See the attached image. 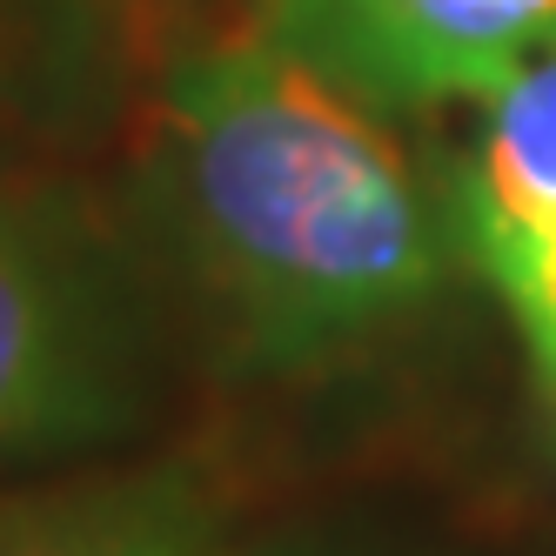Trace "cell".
<instances>
[{
    "mask_svg": "<svg viewBox=\"0 0 556 556\" xmlns=\"http://www.w3.org/2000/svg\"><path fill=\"white\" fill-rule=\"evenodd\" d=\"M122 101L114 0H0V175L88 148Z\"/></svg>",
    "mask_w": 556,
    "mask_h": 556,
    "instance_id": "obj_5",
    "label": "cell"
},
{
    "mask_svg": "<svg viewBox=\"0 0 556 556\" xmlns=\"http://www.w3.org/2000/svg\"><path fill=\"white\" fill-rule=\"evenodd\" d=\"M148 329L122 249L67 188L0 175V476L128 429Z\"/></svg>",
    "mask_w": 556,
    "mask_h": 556,
    "instance_id": "obj_2",
    "label": "cell"
},
{
    "mask_svg": "<svg viewBox=\"0 0 556 556\" xmlns=\"http://www.w3.org/2000/svg\"><path fill=\"white\" fill-rule=\"evenodd\" d=\"M389 114L262 21L168 67L154 154L168 228L249 363L349 355L463 262L456 194Z\"/></svg>",
    "mask_w": 556,
    "mask_h": 556,
    "instance_id": "obj_1",
    "label": "cell"
},
{
    "mask_svg": "<svg viewBox=\"0 0 556 556\" xmlns=\"http://www.w3.org/2000/svg\"><path fill=\"white\" fill-rule=\"evenodd\" d=\"M262 27L403 114L496 101L556 48V0H262Z\"/></svg>",
    "mask_w": 556,
    "mask_h": 556,
    "instance_id": "obj_3",
    "label": "cell"
},
{
    "mask_svg": "<svg viewBox=\"0 0 556 556\" xmlns=\"http://www.w3.org/2000/svg\"><path fill=\"white\" fill-rule=\"evenodd\" d=\"M463 262L496 289L523 336L543 416L556 435V48L483 101L463 168L450 175Z\"/></svg>",
    "mask_w": 556,
    "mask_h": 556,
    "instance_id": "obj_4",
    "label": "cell"
},
{
    "mask_svg": "<svg viewBox=\"0 0 556 556\" xmlns=\"http://www.w3.org/2000/svg\"><path fill=\"white\" fill-rule=\"evenodd\" d=\"M0 556H222V523L188 469H128L8 496Z\"/></svg>",
    "mask_w": 556,
    "mask_h": 556,
    "instance_id": "obj_6",
    "label": "cell"
}]
</instances>
